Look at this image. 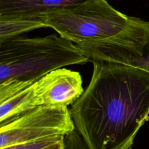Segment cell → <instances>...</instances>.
<instances>
[{
	"label": "cell",
	"mask_w": 149,
	"mask_h": 149,
	"mask_svg": "<svg viewBox=\"0 0 149 149\" xmlns=\"http://www.w3.org/2000/svg\"><path fill=\"white\" fill-rule=\"evenodd\" d=\"M90 84L72 104L76 130L88 149H132L149 119V73L94 61Z\"/></svg>",
	"instance_id": "6da1fadb"
},
{
	"label": "cell",
	"mask_w": 149,
	"mask_h": 149,
	"mask_svg": "<svg viewBox=\"0 0 149 149\" xmlns=\"http://www.w3.org/2000/svg\"><path fill=\"white\" fill-rule=\"evenodd\" d=\"M89 61L76 44L60 35L15 36L0 42V85L23 87L55 70Z\"/></svg>",
	"instance_id": "7a4b0ae2"
},
{
	"label": "cell",
	"mask_w": 149,
	"mask_h": 149,
	"mask_svg": "<svg viewBox=\"0 0 149 149\" xmlns=\"http://www.w3.org/2000/svg\"><path fill=\"white\" fill-rule=\"evenodd\" d=\"M45 28L79 45L111 38L123 31L130 16L113 8L106 0H87L81 4L42 15Z\"/></svg>",
	"instance_id": "3957f363"
},
{
	"label": "cell",
	"mask_w": 149,
	"mask_h": 149,
	"mask_svg": "<svg viewBox=\"0 0 149 149\" xmlns=\"http://www.w3.org/2000/svg\"><path fill=\"white\" fill-rule=\"evenodd\" d=\"M84 93L78 71L55 70L0 100V124L40 106L74 104Z\"/></svg>",
	"instance_id": "277c9868"
},
{
	"label": "cell",
	"mask_w": 149,
	"mask_h": 149,
	"mask_svg": "<svg viewBox=\"0 0 149 149\" xmlns=\"http://www.w3.org/2000/svg\"><path fill=\"white\" fill-rule=\"evenodd\" d=\"M74 130L68 107L40 106L0 124V149L50 137H65Z\"/></svg>",
	"instance_id": "5b68a950"
},
{
	"label": "cell",
	"mask_w": 149,
	"mask_h": 149,
	"mask_svg": "<svg viewBox=\"0 0 149 149\" xmlns=\"http://www.w3.org/2000/svg\"><path fill=\"white\" fill-rule=\"evenodd\" d=\"M90 61L115 63L149 73V22L130 16L127 27L103 40L77 45Z\"/></svg>",
	"instance_id": "8992f818"
},
{
	"label": "cell",
	"mask_w": 149,
	"mask_h": 149,
	"mask_svg": "<svg viewBox=\"0 0 149 149\" xmlns=\"http://www.w3.org/2000/svg\"><path fill=\"white\" fill-rule=\"evenodd\" d=\"M87 0H0V18H40L44 13L81 4Z\"/></svg>",
	"instance_id": "52a82bcc"
},
{
	"label": "cell",
	"mask_w": 149,
	"mask_h": 149,
	"mask_svg": "<svg viewBox=\"0 0 149 149\" xmlns=\"http://www.w3.org/2000/svg\"><path fill=\"white\" fill-rule=\"evenodd\" d=\"M64 138H65L64 136L50 137V138H43V139L38 140V141H33V142L26 143L20 144V145L1 149H43L63 139Z\"/></svg>",
	"instance_id": "ba28073f"
},
{
	"label": "cell",
	"mask_w": 149,
	"mask_h": 149,
	"mask_svg": "<svg viewBox=\"0 0 149 149\" xmlns=\"http://www.w3.org/2000/svg\"><path fill=\"white\" fill-rule=\"evenodd\" d=\"M64 149H88L77 130L73 131L64 138Z\"/></svg>",
	"instance_id": "9c48e42d"
},
{
	"label": "cell",
	"mask_w": 149,
	"mask_h": 149,
	"mask_svg": "<svg viewBox=\"0 0 149 149\" xmlns=\"http://www.w3.org/2000/svg\"><path fill=\"white\" fill-rule=\"evenodd\" d=\"M64 138L43 149H64Z\"/></svg>",
	"instance_id": "30bf717a"
}]
</instances>
